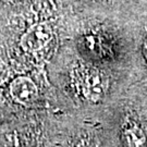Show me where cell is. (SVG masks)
<instances>
[{
	"label": "cell",
	"mask_w": 147,
	"mask_h": 147,
	"mask_svg": "<svg viewBox=\"0 0 147 147\" xmlns=\"http://www.w3.org/2000/svg\"><path fill=\"white\" fill-rule=\"evenodd\" d=\"M75 84L80 95L89 102H98L105 97L109 79L96 68L80 67L75 73Z\"/></svg>",
	"instance_id": "1"
},
{
	"label": "cell",
	"mask_w": 147,
	"mask_h": 147,
	"mask_svg": "<svg viewBox=\"0 0 147 147\" xmlns=\"http://www.w3.org/2000/svg\"><path fill=\"white\" fill-rule=\"evenodd\" d=\"M53 38V30L46 23H37L27 30L21 37V46L28 53L44 48Z\"/></svg>",
	"instance_id": "2"
},
{
	"label": "cell",
	"mask_w": 147,
	"mask_h": 147,
	"mask_svg": "<svg viewBox=\"0 0 147 147\" xmlns=\"http://www.w3.org/2000/svg\"><path fill=\"white\" fill-rule=\"evenodd\" d=\"M10 95L16 102L23 106H28L37 99L38 88L30 78L19 76L11 82Z\"/></svg>",
	"instance_id": "3"
},
{
	"label": "cell",
	"mask_w": 147,
	"mask_h": 147,
	"mask_svg": "<svg viewBox=\"0 0 147 147\" xmlns=\"http://www.w3.org/2000/svg\"><path fill=\"white\" fill-rule=\"evenodd\" d=\"M123 147H146L147 137L143 127L135 120H126L121 129Z\"/></svg>",
	"instance_id": "4"
},
{
	"label": "cell",
	"mask_w": 147,
	"mask_h": 147,
	"mask_svg": "<svg viewBox=\"0 0 147 147\" xmlns=\"http://www.w3.org/2000/svg\"><path fill=\"white\" fill-rule=\"evenodd\" d=\"M0 145L1 147H20L21 137L18 132L7 131L0 135Z\"/></svg>",
	"instance_id": "5"
},
{
	"label": "cell",
	"mask_w": 147,
	"mask_h": 147,
	"mask_svg": "<svg viewBox=\"0 0 147 147\" xmlns=\"http://www.w3.org/2000/svg\"><path fill=\"white\" fill-rule=\"evenodd\" d=\"M9 75H10V71L8 67L2 62H0V84L5 83L9 78Z\"/></svg>",
	"instance_id": "6"
},
{
	"label": "cell",
	"mask_w": 147,
	"mask_h": 147,
	"mask_svg": "<svg viewBox=\"0 0 147 147\" xmlns=\"http://www.w3.org/2000/svg\"><path fill=\"white\" fill-rule=\"evenodd\" d=\"M142 53H143V56H144L145 60L147 61V33H146V36H145V38H144V40H143Z\"/></svg>",
	"instance_id": "7"
},
{
	"label": "cell",
	"mask_w": 147,
	"mask_h": 147,
	"mask_svg": "<svg viewBox=\"0 0 147 147\" xmlns=\"http://www.w3.org/2000/svg\"><path fill=\"white\" fill-rule=\"evenodd\" d=\"M0 1H2L5 3H14L16 1H20V0H0Z\"/></svg>",
	"instance_id": "8"
},
{
	"label": "cell",
	"mask_w": 147,
	"mask_h": 147,
	"mask_svg": "<svg viewBox=\"0 0 147 147\" xmlns=\"http://www.w3.org/2000/svg\"><path fill=\"white\" fill-rule=\"evenodd\" d=\"M97 1H108V0H97Z\"/></svg>",
	"instance_id": "9"
}]
</instances>
